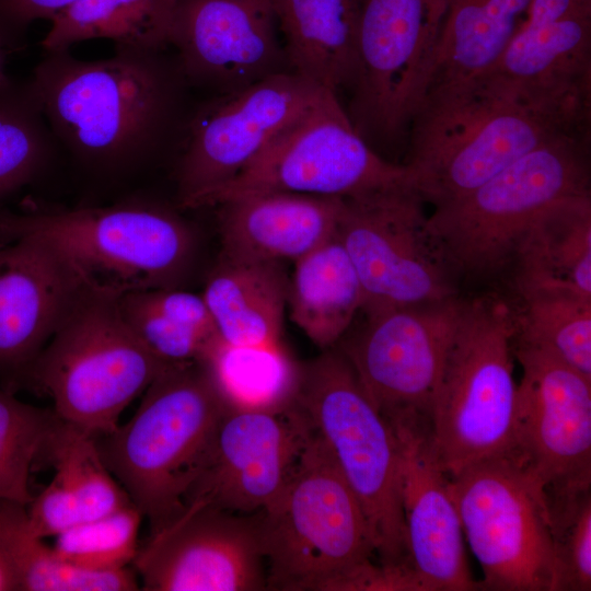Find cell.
<instances>
[{
	"label": "cell",
	"instance_id": "cell-10",
	"mask_svg": "<svg viewBox=\"0 0 591 591\" xmlns=\"http://www.w3.org/2000/svg\"><path fill=\"white\" fill-rule=\"evenodd\" d=\"M480 590L555 591L545 485L517 449L450 477Z\"/></svg>",
	"mask_w": 591,
	"mask_h": 591
},
{
	"label": "cell",
	"instance_id": "cell-15",
	"mask_svg": "<svg viewBox=\"0 0 591 591\" xmlns=\"http://www.w3.org/2000/svg\"><path fill=\"white\" fill-rule=\"evenodd\" d=\"M463 299L366 313V323L335 345L385 418L429 417Z\"/></svg>",
	"mask_w": 591,
	"mask_h": 591
},
{
	"label": "cell",
	"instance_id": "cell-31",
	"mask_svg": "<svg viewBox=\"0 0 591 591\" xmlns=\"http://www.w3.org/2000/svg\"><path fill=\"white\" fill-rule=\"evenodd\" d=\"M118 301L132 332L166 366L198 361L218 338L201 294L158 288L123 292Z\"/></svg>",
	"mask_w": 591,
	"mask_h": 591
},
{
	"label": "cell",
	"instance_id": "cell-13",
	"mask_svg": "<svg viewBox=\"0 0 591 591\" xmlns=\"http://www.w3.org/2000/svg\"><path fill=\"white\" fill-rule=\"evenodd\" d=\"M449 0H358L349 117L368 138L409 129L427 86Z\"/></svg>",
	"mask_w": 591,
	"mask_h": 591
},
{
	"label": "cell",
	"instance_id": "cell-18",
	"mask_svg": "<svg viewBox=\"0 0 591 591\" xmlns=\"http://www.w3.org/2000/svg\"><path fill=\"white\" fill-rule=\"evenodd\" d=\"M474 82L590 120L591 0H532L500 59Z\"/></svg>",
	"mask_w": 591,
	"mask_h": 591
},
{
	"label": "cell",
	"instance_id": "cell-24",
	"mask_svg": "<svg viewBox=\"0 0 591 591\" xmlns=\"http://www.w3.org/2000/svg\"><path fill=\"white\" fill-rule=\"evenodd\" d=\"M287 290L280 263L221 254L201 296L222 341L257 346L282 343Z\"/></svg>",
	"mask_w": 591,
	"mask_h": 591
},
{
	"label": "cell",
	"instance_id": "cell-36",
	"mask_svg": "<svg viewBox=\"0 0 591 591\" xmlns=\"http://www.w3.org/2000/svg\"><path fill=\"white\" fill-rule=\"evenodd\" d=\"M61 419L0 390V499L27 506L33 464L45 454Z\"/></svg>",
	"mask_w": 591,
	"mask_h": 591
},
{
	"label": "cell",
	"instance_id": "cell-37",
	"mask_svg": "<svg viewBox=\"0 0 591 591\" xmlns=\"http://www.w3.org/2000/svg\"><path fill=\"white\" fill-rule=\"evenodd\" d=\"M555 591L591 590V482L545 487Z\"/></svg>",
	"mask_w": 591,
	"mask_h": 591
},
{
	"label": "cell",
	"instance_id": "cell-40",
	"mask_svg": "<svg viewBox=\"0 0 591 591\" xmlns=\"http://www.w3.org/2000/svg\"><path fill=\"white\" fill-rule=\"evenodd\" d=\"M78 0H0V34L8 42L10 31L38 19L51 20Z\"/></svg>",
	"mask_w": 591,
	"mask_h": 591
},
{
	"label": "cell",
	"instance_id": "cell-6",
	"mask_svg": "<svg viewBox=\"0 0 591 591\" xmlns=\"http://www.w3.org/2000/svg\"><path fill=\"white\" fill-rule=\"evenodd\" d=\"M515 333L506 301L463 299L429 412L432 444L449 477L514 449Z\"/></svg>",
	"mask_w": 591,
	"mask_h": 591
},
{
	"label": "cell",
	"instance_id": "cell-19",
	"mask_svg": "<svg viewBox=\"0 0 591 591\" xmlns=\"http://www.w3.org/2000/svg\"><path fill=\"white\" fill-rule=\"evenodd\" d=\"M514 449L545 487L591 482V379L552 354L513 341Z\"/></svg>",
	"mask_w": 591,
	"mask_h": 591
},
{
	"label": "cell",
	"instance_id": "cell-25",
	"mask_svg": "<svg viewBox=\"0 0 591 591\" xmlns=\"http://www.w3.org/2000/svg\"><path fill=\"white\" fill-rule=\"evenodd\" d=\"M291 72L337 94L356 70L358 0H273Z\"/></svg>",
	"mask_w": 591,
	"mask_h": 591
},
{
	"label": "cell",
	"instance_id": "cell-11",
	"mask_svg": "<svg viewBox=\"0 0 591 591\" xmlns=\"http://www.w3.org/2000/svg\"><path fill=\"white\" fill-rule=\"evenodd\" d=\"M401 186H412L406 164L378 154L356 129L337 94L324 90L248 167L208 195L199 208L256 193L350 198Z\"/></svg>",
	"mask_w": 591,
	"mask_h": 591
},
{
	"label": "cell",
	"instance_id": "cell-42",
	"mask_svg": "<svg viewBox=\"0 0 591 591\" xmlns=\"http://www.w3.org/2000/svg\"><path fill=\"white\" fill-rule=\"evenodd\" d=\"M0 590H15L14 581L8 566L0 555Z\"/></svg>",
	"mask_w": 591,
	"mask_h": 591
},
{
	"label": "cell",
	"instance_id": "cell-38",
	"mask_svg": "<svg viewBox=\"0 0 591 591\" xmlns=\"http://www.w3.org/2000/svg\"><path fill=\"white\" fill-rule=\"evenodd\" d=\"M143 515L130 501L119 509L86 520L55 536L56 553L68 564L89 571L125 569L135 560Z\"/></svg>",
	"mask_w": 591,
	"mask_h": 591
},
{
	"label": "cell",
	"instance_id": "cell-29",
	"mask_svg": "<svg viewBox=\"0 0 591 591\" xmlns=\"http://www.w3.org/2000/svg\"><path fill=\"white\" fill-rule=\"evenodd\" d=\"M175 4L176 0H78L50 20L40 46L49 53L102 38L115 48L163 51L171 46Z\"/></svg>",
	"mask_w": 591,
	"mask_h": 591
},
{
	"label": "cell",
	"instance_id": "cell-28",
	"mask_svg": "<svg viewBox=\"0 0 591 591\" xmlns=\"http://www.w3.org/2000/svg\"><path fill=\"white\" fill-rule=\"evenodd\" d=\"M294 263L287 290L290 316L313 344L332 348L363 306L355 267L337 234Z\"/></svg>",
	"mask_w": 591,
	"mask_h": 591
},
{
	"label": "cell",
	"instance_id": "cell-23",
	"mask_svg": "<svg viewBox=\"0 0 591 591\" xmlns=\"http://www.w3.org/2000/svg\"><path fill=\"white\" fill-rule=\"evenodd\" d=\"M344 198L287 192L256 193L218 207L221 254L248 260H297L336 232Z\"/></svg>",
	"mask_w": 591,
	"mask_h": 591
},
{
	"label": "cell",
	"instance_id": "cell-7",
	"mask_svg": "<svg viewBox=\"0 0 591 591\" xmlns=\"http://www.w3.org/2000/svg\"><path fill=\"white\" fill-rule=\"evenodd\" d=\"M18 235L40 240L88 283L118 293L175 287L195 252L177 215L135 201L0 212V242Z\"/></svg>",
	"mask_w": 591,
	"mask_h": 591
},
{
	"label": "cell",
	"instance_id": "cell-9",
	"mask_svg": "<svg viewBox=\"0 0 591 591\" xmlns=\"http://www.w3.org/2000/svg\"><path fill=\"white\" fill-rule=\"evenodd\" d=\"M296 401L332 451L359 501L379 563L412 567L402 508L397 436L336 346L302 364Z\"/></svg>",
	"mask_w": 591,
	"mask_h": 591
},
{
	"label": "cell",
	"instance_id": "cell-20",
	"mask_svg": "<svg viewBox=\"0 0 591 591\" xmlns=\"http://www.w3.org/2000/svg\"><path fill=\"white\" fill-rule=\"evenodd\" d=\"M273 0H176L171 46L189 84L228 93L290 71Z\"/></svg>",
	"mask_w": 591,
	"mask_h": 591
},
{
	"label": "cell",
	"instance_id": "cell-32",
	"mask_svg": "<svg viewBox=\"0 0 591 591\" xmlns=\"http://www.w3.org/2000/svg\"><path fill=\"white\" fill-rule=\"evenodd\" d=\"M0 555L14 581L26 591H130L138 589L128 568L89 571L66 563L27 520L26 506L0 499Z\"/></svg>",
	"mask_w": 591,
	"mask_h": 591
},
{
	"label": "cell",
	"instance_id": "cell-39",
	"mask_svg": "<svg viewBox=\"0 0 591 591\" xmlns=\"http://www.w3.org/2000/svg\"><path fill=\"white\" fill-rule=\"evenodd\" d=\"M26 513L31 529L43 538L55 537L82 522L77 499L55 476L26 506Z\"/></svg>",
	"mask_w": 591,
	"mask_h": 591
},
{
	"label": "cell",
	"instance_id": "cell-21",
	"mask_svg": "<svg viewBox=\"0 0 591 591\" xmlns=\"http://www.w3.org/2000/svg\"><path fill=\"white\" fill-rule=\"evenodd\" d=\"M401 448V496L408 561L428 591L480 590L468 568L450 477L434 451L429 417L387 419Z\"/></svg>",
	"mask_w": 591,
	"mask_h": 591
},
{
	"label": "cell",
	"instance_id": "cell-8",
	"mask_svg": "<svg viewBox=\"0 0 591 591\" xmlns=\"http://www.w3.org/2000/svg\"><path fill=\"white\" fill-rule=\"evenodd\" d=\"M590 135H565L494 177L436 206L428 225L454 275L485 278L512 264L535 219L567 197L590 194Z\"/></svg>",
	"mask_w": 591,
	"mask_h": 591
},
{
	"label": "cell",
	"instance_id": "cell-26",
	"mask_svg": "<svg viewBox=\"0 0 591 591\" xmlns=\"http://www.w3.org/2000/svg\"><path fill=\"white\" fill-rule=\"evenodd\" d=\"M532 0H449L422 100L487 74Z\"/></svg>",
	"mask_w": 591,
	"mask_h": 591
},
{
	"label": "cell",
	"instance_id": "cell-30",
	"mask_svg": "<svg viewBox=\"0 0 591 591\" xmlns=\"http://www.w3.org/2000/svg\"><path fill=\"white\" fill-rule=\"evenodd\" d=\"M198 361L227 409L273 410L297 398L302 364L282 343L235 346L218 337Z\"/></svg>",
	"mask_w": 591,
	"mask_h": 591
},
{
	"label": "cell",
	"instance_id": "cell-33",
	"mask_svg": "<svg viewBox=\"0 0 591 591\" xmlns=\"http://www.w3.org/2000/svg\"><path fill=\"white\" fill-rule=\"evenodd\" d=\"M514 339L541 348L591 379V298L549 288L520 293Z\"/></svg>",
	"mask_w": 591,
	"mask_h": 591
},
{
	"label": "cell",
	"instance_id": "cell-1",
	"mask_svg": "<svg viewBox=\"0 0 591 591\" xmlns=\"http://www.w3.org/2000/svg\"><path fill=\"white\" fill-rule=\"evenodd\" d=\"M162 53L115 48L93 61L69 49L45 53L28 84L60 152L93 176L121 177L187 128L178 116L189 83Z\"/></svg>",
	"mask_w": 591,
	"mask_h": 591
},
{
	"label": "cell",
	"instance_id": "cell-22",
	"mask_svg": "<svg viewBox=\"0 0 591 591\" xmlns=\"http://www.w3.org/2000/svg\"><path fill=\"white\" fill-rule=\"evenodd\" d=\"M85 283L36 237L0 242V378L9 387L23 383Z\"/></svg>",
	"mask_w": 591,
	"mask_h": 591
},
{
	"label": "cell",
	"instance_id": "cell-12",
	"mask_svg": "<svg viewBox=\"0 0 591 591\" xmlns=\"http://www.w3.org/2000/svg\"><path fill=\"white\" fill-rule=\"evenodd\" d=\"M425 204L412 186L344 198L336 234L358 275L364 313L457 297Z\"/></svg>",
	"mask_w": 591,
	"mask_h": 591
},
{
	"label": "cell",
	"instance_id": "cell-35",
	"mask_svg": "<svg viewBox=\"0 0 591 591\" xmlns=\"http://www.w3.org/2000/svg\"><path fill=\"white\" fill-rule=\"evenodd\" d=\"M45 454L50 457L54 476L77 499L82 521L106 515L131 501L103 461L94 436L61 420Z\"/></svg>",
	"mask_w": 591,
	"mask_h": 591
},
{
	"label": "cell",
	"instance_id": "cell-34",
	"mask_svg": "<svg viewBox=\"0 0 591 591\" xmlns=\"http://www.w3.org/2000/svg\"><path fill=\"white\" fill-rule=\"evenodd\" d=\"M58 153L28 82L0 91V197L33 182Z\"/></svg>",
	"mask_w": 591,
	"mask_h": 591
},
{
	"label": "cell",
	"instance_id": "cell-2",
	"mask_svg": "<svg viewBox=\"0 0 591 591\" xmlns=\"http://www.w3.org/2000/svg\"><path fill=\"white\" fill-rule=\"evenodd\" d=\"M408 131L412 187L436 207L551 140L590 135V123L472 82L425 97Z\"/></svg>",
	"mask_w": 591,
	"mask_h": 591
},
{
	"label": "cell",
	"instance_id": "cell-27",
	"mask_svg": "<svg viewBox=\"0 0 591 591\" xmlns=\"http://www.w3.org/2000/svg\"><path fill=\"white\" fill-rule=\"evenodd\" d=\"M512 264L520 293L559 288L591 298V196L556 201L532 223Z\"/></svg>",
	"mask_w": 591,
	"mask_h": 591
},
{
	"label": "cell",
	"instance_id": "cell-16",
	"mask_svg": "<svg viewBox=\"0 0 591 591\" xmlns=\"http://www.w3.org/2000/svg\"><path fill=\"white\" fill-rule=\"evenodd\" d=\"M132 564L149 591L267 590L258 512L188 503L150 534Z\"/></svg>",
	"mask_w": 591,
	"mask_h": 591
},
{
	"label": "cell",
	"instance_id": "cell-17",
	"mask_svg": "<svg viewBox=\"0 0 591 591\" xmlns=\"http://www.w3.org/2000/svg\"><path fill=\"white\" fill-rule=\"evenodd\" d=\"M314 434L297 401L273 410L227 409L186 506L244 514L266 509L290 482Z\"/></svg>",
	"mask_w": 591,
	"mask_h": 591
},
{
	"label": "cell",
	"instance_id": "cell-3",
	"mask_svg": "<svg viewBox=\"0 0 591 591\" xmlns=\"http://www.w3.org/2000/svg\"><path fill=\"white\" fill-rule=\"evenodd\" d=\"M225 410L199 361L170 366L146 389L128 422L95 437L151 533L185 509Z\"/></svg>",
	"mask_w": 591,
	"mask_h": 591
},
{
	"label": "cell",
	"instance_id": "cell-14",
	"mask_svg": "<svg viewBox=\"0 0 591 591\" xmlns=\"http://www.w3.org/2000/svg\"><path fill=\"white\" fill-rule=\"evenodd\" d=\"M324 90L287 71L201 105L190 117L179 153L178 205L199 208L208 195L248 167Z\"/></svg>",
	"mask_w": 591,
	"mask_h": 591
},
{
	"label": "cell",
	"instance_id": "cell-41",
	"mask_svg": "<svg viewBox=\"0 0 591 591\" xmlns=\"http://www.w3.org/2000/svg\"><path fill=\"white\" fill-rule=\"evenodd\" d=\"M7 44L8 42L5 40V38L0 34V91L5 90L12 85L4 71Z\"/></svg>",
	"mask_w": 591,
	"mask_h": 591
},
{
	"label": "cell",
	"instance_id": "cell-4",
	"mask_svg": "<svg viewBox=\"0 0 591 591\" xmlns=\"http://www.w3.org/2000/svg\"><path fill=\"white\" fill-rule=\"evenodd\" d=\"M118 292L85 283L23 383L46 393L58 417L94 437L167 367L124 318Z\"/></svg>",
	"mask_w": 591,
	"mask_h": 591
},
{
	"label": "cell",
	"instance_id": "cell-5",
	"mask_svg": "<svg viewBox=\"0 0 591 591\" xmlns=\"http://www.w3.org/2000/svg\"><path fill=\"white\" fill-rule=\"evenodd\" d=\"M258 515L269 590L348 591L375 556L362 508L316 429L290 482Z\"/></svg>",
	"mask_w": 591,
	"mask_h": 591
}]
</instances>
